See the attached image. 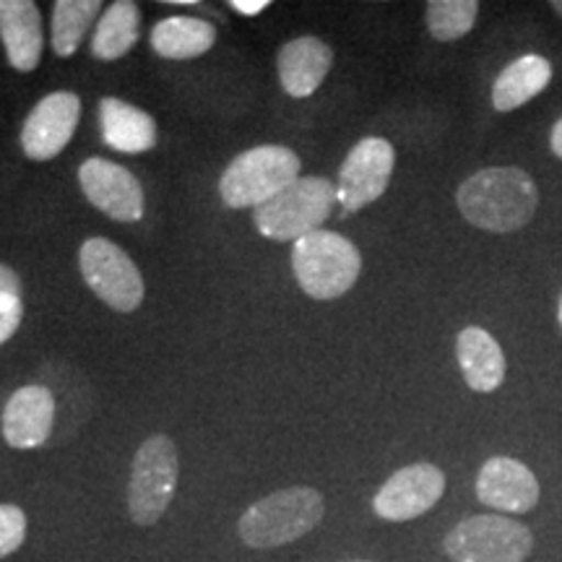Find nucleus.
I'll return each mask as SVG.
<instances>
[{
    "label": "nucleus",
    "mask_w": 562,
    "mask_h": 562,
    "mask_svg": "<svg viewBox=\"0 0 562 562\" xmlns=\"http://www.w3.org/2000/svg\"><path fill=\"white\" fill-rule=\"evenodd\" d=\"M456 206L472 227L508 235L533 220L539 209V188L521 167H487L461 182Z\"/></svg>",
    "instance_id": "nucleus-1"
},
{
    "label": "nucleus",
    "mask_w": 562,
    "mask_h": 562,
    "mask_svg": "<svg viewBox=\"0 0 562 562\" xmlns=\"http://www.w3.org/2000/svg\"><path fill=\"white\" fill-rule=\"evenodd\" d=\"M326 503L313 487H286L252 503L240 518V537L252 550H273L311 533L323 521Z\"/></svg>",
    "instance_id": "nucleus-2"
},
{
    "label": "nucleus",
    "mask_w": 562,
    "mask_h": 562,
    "mask_svg": "<svg viewBox=\"0 0 562 562\" xmlns=\"http://www.w3.org/2000/svg\"><path fill=\"white\" fill-rule=\"evenodd\" d=\"M292 271L307 297L326 302L341 297L357 284L362 256L347 237L318 229L294 243Z\"/></svg>",
    "instance_id": "nucleus-3"
},
{
    "label": "nucleus",
    "mask_w": 562,
    "mask_h": 562,
    "mask_svg": "<svg viewBox=\"0 0 562 562\" xmlns=\"http://www.w3.org/2000/svg\"><path fill=\"white\" fill-rule=\"evenodd\" d=\"M334 203V182L311 175V178H297L290 182L284 191L261 203L252 214V222H256V229L269 240L297 243L300 237L323 227V222L331 216Z\"/></svg>",
    "instance_id": "nucleus-4"
},
{
    "label": "nucleus",
    "mask_w": 562,
    "mask_h": 562,
    "mask_svg": "<svg viewBox=\"0 0 562 562\" xmlns=\"http://www.w3.org/2000/svg\"><path fill=\"white\" fill-rule=\"evenodd\" d=\"M300 157L286 146H256L237 154L220 178L222 201L229 209H258L300 178Z\"/></svg>",
    "instance_id": "nucleus-5"
},
{
    "label": "nucleus",
    "mask_w": 562,
    "mask_h": 562,
    "mask_svg": "<svg viewBox=\"0 0 562 562\" xmlns=\"http://www.w3.org/2000/svg\"><path fill=\"white\" fill-rule=\"evenodd\" d=\"M178 448L167 435H151L133 456L128 482V513L133 524H157L178 490Z\"/></svg>",
    "instance_id": "nucleus-6"
},
{
    "label": "nucleus",
    "mask_w": 562,
    "mask_h": 562,
    "mask_svg": "<svg viewBox=\"0 0 562 562\" xmlns=\"http://www.w3.org/2000/svg\"><path fill=\"white\" fill-rule=\"evenodd\" d=\"M446 554L453 562H526L533 550V533L508 516H472L446 533Z\"/></svg>",
    "instance_id": "nucleus-7"
},
{
    "label": "nucleus",
    "mask_w": 562,
    "mask_h": 562,
    "mask_svg": "<svg viewBox=\"0 0 562 562\" xmlns=\"http://www.w3.org/2000/svg\"><path fill=\"white\" fill-rule=\"evenodd\" d=\"M79 266L89 290L112 311L133 313L144 302V277L121 245L104 237H89L81 245Z\"/></svg>",
    "instance_id": "nucleus-8"
},
{
    "label": "nucleus",
    "mask_w": 562,
    "mask_h": 562,
    "mask_svg": "<svg viewBox=\"0 0 562 562\" xmlns=\"http://www.w3.org/2000/svg\"><path fill=\"white\" fill-rule=\"evenodd\" d=\"M396 167V151L385 138L368 136L355 146L344 159L339 180H336V201L344 214H357L375 203L389 191V182Z\"/></svg>",
    "instance_id": "nucleus-9"
},
{
    "label": "nucleus",
    "mask_w": 562,
    "mask_h": 562,
    "mask_svg": "<svg viewBox=\"0 0 562 562\" xmlns=\"http://www.w3.org/2000/svg\"><path fill=\"white\" fill-rule=\"evenodd\" d=\"M446 492V474L435 463H412L389 476L372 497V510L383 521L404 524L432 510Z\"/></svg>",
    "instance_id": "nucleus-10"
},
{
    "label": "nucleus",
    "mask_w": 562,
    "mask_h": 562,
    "mask_svg": "<svg viewBox=\"0 0 562 562\" xmlns=\"http://www.w3.org/2000/svg\"><path fill=\"white\" fill-rule=\"evenodd\" d=\"M81 121V100L74 91H53L34 104L21 128V149L34 161H47L66 149Z\"/></svg>",
    "instance_id": "nucleus-11"
},
{
    "label": "nucleus",
    "mask_w": 562,
    "mask_h": 562,
    "mask_svg": "<svg viewBox=\"0 0 562 562\" xmlns=\"http://www.w3.org/2000/svg\"><path fill=\"white\" fill-rule=\"evenodd\" d=\"M81 191L91 206L115 222H138L144 216V188L136 175L117 161L91 157L79 167Z\"/></svg>",
    "instance_id": "nucleus-12"
},
{
    "label": "nucleus",
    "mask_w": 562,
    "mask_h": 562,
    "mask_svg": "<svg viewBox=\"0 0 562 562\" xmlns=\"http://www.w3.org/2000/svg\"><path fill=\"white\" fill-rule=\"evenodd\" d=\"M474 487L482 505L501 513H529L542 497L539 480L531 469L510 456H495L484 461Z\"/></svg>",
    "instance_id": "nucleus-13"
},
{
    "label": "nucleus",
    "mask_w": 562,
    "mask_h": 562,
    "mask_svg": "<svg viewBox=\"0 0 562 562\" xmlns=\"http://www.w3.org/2000/svg\"><path fill=\"white\" fill-rule=\"evenodd\" d=\"M55 398L45 385H24L3 409V438L11 448L32 451L45 446L53 432Z\"/></svg>",
    "instance_id": "nucleus-14"
},
{
    "label": "nucleus",
    "mask_w": 562,
    "mask_h": 562,
    "mask_svg": "<svg viewBox=\"0 0 562 562\" xmlns=\"http://www.w3.org/2000/svg\"><path fill=\"white\" fill-rule=\"evenodd\" d=\"M334 66V50L321 37H297L286 42L277 55L279 81L294 100H305L318 91Z\"/></svg>",
    "instance_id": "nucleus-15"
},
{
    "label": "nucleus",
    "mask_w": 562,
    "mask_h": 562,
    "mask_svg": "<svg viewBox=\"0 0 562 562\" xmlns=\"http://www.w3.org/2000/svg\"><path fill=\"white\" fill-rule=\"evenodd\" d=\"M0 40L19 74H32L42 60V16L32 0H0Z\"/></svg>",
    "instance_id": "nucleus-16"
},
{
    "label": "nucleus",
    "mask_w": 562,
    "mask_h": 562,
    "mask_svg": "<svg viewBox=\"0 0 562 562\" xmlns=\"http://www.w3.org/2000/svg\"><path fill=\"white\" fill-rule=\"evenodd\" d=\"M456 360L463 381L474 393H492L505 381V355L495 336L480 326H467L456 339Z\"/></svg>",
    "instance_id": "nucleus-17"
},
{
    "label": "nucleus",
    "mask_w": 562,
    "mask_h": 562,
    "mask_svg": "<svg viewBox=\"0 0 562 562\" xmlns=\"http://www.w3.org/2000/svg\"><path fill=\"white\" fill-rule=\"evenodd\" d=\"M102 138L110 149L123 154H144L157 146V123L146 110L136 104L104 97L100 102Z\"/></svg>",
    "instance_id": "nucleus-18"
},
{
    "label": "nucleus",
    "mask_w": 562,
    "mask_h": 562,
    "mask_svg": "<svg viewBox=\"0 0 562 562\" xmlns=\"http://www.w3.org/2000/svg\"><path fill=\"white\" fill-rule=\"evenodd\" d=\"M552 81V63L542 55H521L505 66L492 83V108L497 112H513L542 94Z\"/></svg>",
    "instance_id": "nucleus-19"
},
{
    "label": "nucleus",
    "mask_w": 562,
    "mask_h": 562,
    "mask_svg": "<svg viewBox=\"0 0 562 562\" xmlns=\"http://www.w3.org/2000/svg\"><path fill=\"white\" fill-rule=\"evenodd\" d=\"M216 42V26L195 16H167L151 30V47L159 58L191 60L209 53Z\"/></svg>",
    "instance_id": "nucleus-20"
},
{
    "label": "nucleus",
    "mask_w": 562,
    "mask_h": 562,
    "mask_svg": "<svg viewBox=\"0 0 562 562\" xmlns=\"http://www.w3.org/2000/svg\"><path fill=\"white\" fill-rule=\"evenodd\" d=\"M140 34V13L133 0H117L102 13L97 24L94 37H91V55L97 60H117L131 53Z\"/></svg>",
    "instance_id": "nucleus-21"
},
{
    "label": "nucleus",
    "mask_w": 562,
    "mask_h": 562,
    "mask_svg": "<svg viewBox=\"0 0 562 562\" xmlns=\"http://www.w3.org/2000/svg\"><path fill=\"white\" fill-rule=\"evenodd\" d=\"M102 11L100 0H58L53 9V50L70 58L81 47L89 26Z\"/></svg>",
    "instance_id": "nucleus-22"
},
{
    "label": "nucleus",
    "mask_w": 562,
    "mask_h": 562,
    "mask_svg": "<svg viewBox=\"0 0 562 562\" xmlns=\"http://www.w3.org/2000/svg\"><path fill=\"white\" fill-rule=\"evenodd\" d=\"M480 16L476 0H430L425 9L427 30L438 42H456L474 30Z\"/></svg>",
    "instance_id": "nucleus-23"
},
{
    "label": "nucleus",
    "mask_w": 562,
    "mask_h": 562,
    "mask_svg": "<svg viewBox=\"0 0 562 562\" xmlns=\"http://www.w3.org/2000/svg\"><path fill=\"white\" fill-rule=\"evenodd\" d=\"M26 516L19 505H0V560L9 558L24 544Z\"/></svg>",
    "instance_id": "nucleus-24"
},
{
    "label": "nucleus",
    "mask_w": 562,
    "mask_h": 562,
    "mask_svg": "<svg viewBox=\"0 0 562 562\" xmlns=\"http://www.w3.org/2000/svg\"><path fill=\"white\" fill-rule=\"evenodd\" d=\"M21 318H24V305H16L13 311L0 313V347H3V344L19 331Z\"/></svg>",
    "instance_id": "nucleus-25"
},
{
    "label": "nucleus",
    "mask_w": 562,
    "mask_h": 562,
    "mask_svg": "<svg viewBox=\"0 0 562 562\" xmlns=\"http://www.w3.org/2000/svg\"><path fill=\"white\" fill-rule=\"evenodd\" d=\"M3 297L21 300V279H19L16 271L0 263V300H3Z\"/></svg>",
    "instance_id": "nucleus-26"
},
{
    "label": "nucleus",
    "mask_w": 562,
    "mask_h": 562,
    "mask_svg": "<svg viewBox=\"0 0 562 562\" xmlns=\"http://www.w3.org/2000/svg\"><path fill=\"white\" fill-rule=\"evenodd\" d=\"M229 5L243 16H256V13L269 9V0H232Z\"/></svg>",
    "instance_id": "nucleus-27"
},
{
    "label": "nucleus",
    "mask_w": 562,
    "mask_h": 562,
    "mask_svg": "<svg viewBox=\"0 0 562 562\" xmlns=\"http://www.w3.org/2000/svg\"><path fill=\"white\" fill-rule=\"evenodd\" d=\"M550 149L554 157L562 159V117L558 123L552 125V133H550Z\"/></svg>",
    "instance_id": "nucleus-28"
},
{
    "label": "nucleus",
    "mask_w": 562,
    "mask_h": 562,
    "mask_svg": "<svg viewBox=\"0 0 562 562\" xmlns=\"http://www.w3.org/2000/svg\"><path fill=\"white\" fill-rule=\"evenodd\" d=\"M550 5H552V11H554V13H558V16L562 19V0H552V3H550Z\"/></svg>",
    "instance_id": "nucleus-29"
},
{
    "label": "nucleus",
    "mask_w": 562,
    "mask_h": 562,
    "mask_svg": "<svg viewBox=\"0 0 562 562\" xmlns=\"http://www.w3.org/2000/svg\"><path fill=\"white\" fill-rule=\"evenodd\" d=\"M558 323H560V331H562V292H560V302H558Z\"/></svg>",
    "instance_id": "nucleus-30"
},
{
    "label": "nucleus",
    "mask_w": 562,
    "mask_h": 562,
    "mask_svg": "<svg viewBox=\"0 0 562 562\" xmlns=\"http://www.w3.org/2000/svg\"><path fill=\"white\" fill-rule=\"evenodd\" d=\"M355 562H362V560H355Z\"/></svg>",
    "instance_id": "nucleus-31"
}]
</instances>
